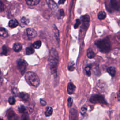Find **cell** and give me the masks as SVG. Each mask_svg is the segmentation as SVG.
Listing matches in <instances>:
<instances>
[{"mask_svg":"<svg viewBox=\"0 0 120 120\" xmlns=\"http://www.w3.org/2000/svg\"><path fill=\"white\" fill-rule=\"evenodd\" d=\"M18 111L20 113H23L25 112L26 111V108L23 105H21L18 107Z\"/></svg>","mask_w":120,"mask_h":120,"instance_id":"4316f807","label":"cell"},{"mask_svg":"<svg viewBox=\"0 0 120 120\" xmlns=\"http://www.w3.org/2000/svg\"><path fill=\"white\" fill-rule=\"evenodd\" d=\"M25 52H26V54L30 55V54H31L34 52V50L31 47H28L26 48Z\"/></svg>","mask_w":120,"mask_h":120,"instance_id":"7402d4cb","label":"cell"},{"mask_svg":"<svg viewBox=\"0 0 120 120\" xmlns=\"http://www.w3.org/2000/svg\"><path fill=\"white\" fill-rule=\"evenodd\" d=\"M19 96L24 101H27L29 98V95L25 92H22L19 93Z\"/></svg>","mask_w":120,"mask_h":120,"instance_id":"9a60e30c","label":"cell"},{"mask_svg":"<svg viewBox=\"0 0 120 120\" xmlns=\"http://www.w3.org/2000/svg\"><path fill=\"white\" fill-rule=\"evenodd\" d=\"M81 19L83 23H89L90 21V17L88 15H85L81 17Z\"/></svg>","mask_w":120,"mask_h":120,"instance_id":"d6986e66","label":"cell"},{"mask_svg":"<svg viewBox=\"0 0 120 120\" xmlns=\"http://www.w3.org/2000/svg\"><path fill=\"white\" fill-rule=\"evenodd\" d=\"M25 79L27 82L33 86L37 87L40 83V80L38 75L34 72L29 71L26 73Z\"/></svg>","mask_w":120,"mask_h":120,"instance_id":"3957f363","label":"cell"},{"mask_svg":"<svg viewBox=\"0 0 120 120\" xmlns=\"http://www.w3.org/2000/svg\"><path fill=\"white\" fill-rule=\"evenodd\" d=\"M60 15L61 17H63L64 16V12L62 9H61L60 10Z\"/></svg>","mask_w":120,"mask_h":120,"instance_id":"8d00e7d4","label":"cell"},{"mask_svg":"<svg viewBox=\"0 0 120 120\" xmlns=\"http://www.w3.org/2000/svg\"><path fill=\"white\" fill-rule=\"evenodd\" d=\"M53 33H54V37L56 39L57 41H58V42L59 43V39H60V38H59V31L58 29V28H57V27L55 25H53Z\"/></svg>","mask_w":120,"mask_h":120,"instance_id":"7c38bea8","label":"cell"},{"mask_svg":"<svg viewBox=\"0 0 120 120\" xmlns=\"http://www.w3.org/2000/svg\"><path fill=\"white\" fill-rule=\"evenodd\" d=\"M0 120H3L1 118H0Z\"/></svg>","mask_w":120,"mask_h":120,"instance_id":"60d3db41","label":"cell"},{"mask_svg":"<svg viewBox=\"0 0 120 120\" xmlns=\"http://www.w3.org/2000/svg\"><path fill=\"white\" fill-rule=\"evenodd\" d=\"M75 89V85L72 82H69L68 85L67 87V91L68 94L71 95L72 94Z\"/></svg>","mask_w":120,"mask_h":120,"instance_id":"30bf717a","label":"cell"},{"mask_svg":"<svg viewBox=\"0 0 120 120\" xmlns=\"http://www.w3.org/2000/svg\"><path fill=\"white\" fill-rule=\"evenodd\" d=\"M87 56L90 59L93 58L95 56V53L94 52L92 51V50L90 48H89L87 50Z\"/></svg>","mask_w":120,"mask_h":120,"instance_id":"ffe728a7","label":"cell"},{"mask_svg":"<svg viewBox=\"0 0 120 120\" xmlns=\"http://www.w3.org/2000/svg\"><path fill=\"white\" fill-rule=\"evenodd\" d=\"M8 35L7 30L3 27H0V36H6Z\"/></svg>","mask_w":120,"mask_h":120,"instance_id":"603a6c76","label":"cell"},{"mask_svg":"<svg viewBox=\"0 0 120 120\" xmlns=\"http://www.w3.org/2000/svg\"><path fill=\"white\" fill-rule=\"evenodd\" d=\"M12 91L13 93L15 96H17L19 94V91H18V90L16 88H14L12 90Z\"/></svg>","mask_w":120,"mask_h":120,"instance_id":"d6a6232c","label":"cell"},{"mask_svg":"<svg viewBox=\"0 0 120 120\" xmlns=\"http://www.w3.org/2000/svg\"><path fill=\"white\" fill-rule=\"evenodd\" d=\"M74 69H75V68H74V62L73 61L69 62L68 65V69L70 71H72L74 70Z\"/></svg>","mask_w":120,"mask_h":120,"instance_id":"484cf974","label":"cell"},{"mask_svg":"<svg viewBox=\"0 0 120 120\" xmlns=\"http://www.w3.org/2000/svg\"><path fill=\"white\" fill-rule=\"evenodd\" d=\"M8 101L9 104L11 105H13L15 103V99L13 97H10L8 99Z\"/></svg>","mask_w":120,"mask_h":120,"instance_id":"83f0119b","label":"cell"},{"mask_svg":"<svg viewBox=\"0 0 120 120\" xmlns=\"http://www.w3.org/2000/svg\"><path fill=\"white\" fill-rule=\"evenodd\" d=\"M95 45L99 48L100 51L104 53L108 52L111 49L110 42L107 38L97 40L95 42Z\"/></svg>","mask_w":120,"mask_h":120,"instance_id":"7a4b0ae2","label":"cell"},{"mask_svg":"<svg viewBox=\"0 0 120 120\" xmlns=\"http://www.w3.org/2000/svg\"><path fill=\"white\" fill-rule=\"evenodd\" d=\"M67 103H68V107H71L72 105L73 104V99L71 97H69L68 99V101H67Z\"/></svg>","mask_w":120,"mask_h":120,"instance_id":"1f68e13d","label":"cell"},{"mask_svg":"<svg viewBox=\"0 0 120 120\" xmlns=\"http://www.w3.org/2000/svg\"><path fill=\"white\" fill-rule=\"evenodd\" d=\"M41 45H42V43H41V41L38 40V41H37L35 42L33 44V46L35 48L38 49L41 46Z\"/></svg>","mask_w":120,"mask_h":120,"instance_id":"cb8c5ba5","label":"cell"},{"mask_svg":"<svg viewBox=\"0 0 120 120\" xmlns=\"http://www.w3.org/2000/svg\"><path fill=\"white\" fill-rule=\"evenodd\" d=\"M8 49L7 47L5 45H3L2 47V52H1V54L3 55H7L8 54Z\"/></svg>","mask_w":120,"mask_h":120,"instance_id":"4dcf8cb0","label":"cell"},{"mask_svg":"<svg viewBox=\"0 0 120 120\" xmlns=\"http://www.w3.org/2000/svg\"><path fill=\"white\" fill-rule=\"evenodd\" d=\"M107 72L112 77H113L116 73L115 68L113 67H110L107 68Z\"/></svg>","mask_w":120,"mask_h":120,"instance_id":"5bb4252c","label":"cell"},{"mask_svg":"<svg viewBox=\"0 0 120 120\" xmlns=\"http://www.w3.org/2000/svg\"><path fill=\"white\" fill-rule=\"evenodd\" d=\"M7 117L8 120H18V115L12 110H9L7 112Z\"/></svg>","mask_w":120,"mask_h":120,"instance_id":"52a82bcc","label":"cell"},{"mask_svg":"<svg viewBox=\"0 0 120 120\" xmlns=\"http://www.w3.org/2000/svg\"><path fill=\"white\" fill-rule=\"evenodd\" d=\"M53 112V109L52 107L50 106H48L46 108V110L45 111V115L46 117H49L50 116Z\"/></svg>","mask_w":120,"mask_h":120,"instance_id":"ac0fdd59","label":"cell"},{"mask_svg":"<svg viewBox=\"0 0 120 120\" xmlns=\"http://www.w3.org/2000/svg\"><path fill=\"white\" fill-rule=\"evenodd\" d=\"M40 104L42 105V106H45L46 105V102L45 100H43V99H40Z\"/></svg>","mask_w":120,"mask_h":120,"instance_id":"74e56055","label":"cell"},{"mask_svg":"<svg viewBox=\"0 0 120 120\" xmlns=\"http://www.w3.org/2000/svg\"><path fill=\"white\" fill-rule=\"evenodd\" d=\"M5 5L1 1H0V12L3 11L5 10Z\"/></svg>","mask_w":120,"mask_h":120,"instance_id":"836d02e7","label":"cell"},{"mask_svg":"<svg viewBox=\"0 0 120 120\" xmlns=\"http://www.w3.org/2000/svg\"><path fill=\"white\" fill-rule=\"evenodd\" d=\"M40 0H25L26 3L28 5L35 6L39 3Z\"/></svg>","mask_w":120,"mask_h":120,"instance_id":"e0dca14e","label":"cell"},{"mask_svg":"<svg viewBox=\"0 0 120 120\" xmlns=\"http://www.w3.org/2000/svg\"><path fill=\"white\" fill-rule=\"evenodd\" d=\"M106 13L105 12L100 11L98 13V18L99 20H102L104 19L106 17Z\"/></svg>","mask_w":120,"mask_h":120,"instance_id":"44dd1931","label":"cell"},{"mask_svg":"<svg viewBox=\"0 0 120 120\" xmlns=\"http://www.w3.org/2000/svg\"><path fill=\"white\" fill-rule=\"evenodd\" d=\"M65 1H66V0H59V4H62L64 3Z\"/></svg>","mask_w":120,"mask_h":120,"instance_id":"ab89813d","label":"cell"},{"mask_svg":"<svg viewBox=\"0 0 120 120\" xmlns=\"http://www.w3.org/2000/svg\"><path fill=\"white\" fill-rule=\"evenodd\" d=\"M90 100L91 103L94 104H106V101L104 98L103 96L98 94H94L92 95L90 99Z\"/></svg>","mask_w":120,"mask_h":120,"instance_id":"277c9868","label":"cell"},{"mask_svg":"<svg viewBox=\"0 0 120 120\" xmlns=\"http://www.w3.org/2000/svg\"><path fill=\"white\" fill-rule=\"evenodd\" d=\"M87 111V108L85 107H82L81 109V113L82 114H84Z\"/></svg>","mask_w":120,"mask_h":120,"instance_id":"d590c367","label":"cell"},{"mask_svg":"<svg viewBox=\"0 0 120 120\" xmlns=\"http://www.w3.org/2000/svg\"><path fill=\"white\" fill-rule=\"evenodd\" d=\"M19 25V23L16 19H14L9 21L8 22V26L11 28H14L17 27Z\"/></svg>","mask_w":120,"mask_h":120,"instance_id":"8fae6325","label":"cell"},{"mask_svg":"<svg viewBox=\"0 0 120 120\" xmlns=\"http://www.w3.org/2000/svg\"><path fill=\"white\" fill-rule=\"evenodd\" d=\"M117 98H118V100L120 101V89L119 90V92L118 93V95H117Z\"/></svg>","mask_w":120,"mask_h":120,"instance_id":"f35d334b","label":"cell"},{"mask_svg":"<svg viewBox=\"0 0 120 120\" xmlns=\"http://www.w3.org/2000/svg\"><path fill=\"white\" fill-rule=\"evenodd\" d=\"M0 80H1V79H0Z\"/></svg>","mask_w":120,"mask_h":120,"instance_id":"b9f144b4","label":"cell"},{"mask_svg":"<svg viewBox=\"0 0 120 120\" xmlns=\"http://www.w3.org/2000/svg\"><path fill=\"white\" fill-rule=\"evenodd\" d=\"M17 65L18 69L20 70L21 74L23 75L25 72L27 66V63L24 60L20 59L17 61Z\"/></svg>","mask_w":120,"mask_h":120,"instance_id":"5b68a950","label":"cell"},{"mask_svg":"<svg viewBox=\"0 0 120 120\" xmlns=\"http://www.w3.org/2000/svg\"><path fill=\"white\" fill-rule=\"evenodd\" d=\"M47 4L49 8L53 11H55L58 9V6L57 4L53 0H46Z\"/></svg>","mask_w":120,"mask_h":120,"instance_id":"9c48e42d","label":"cell"},{"mask_svg":"<svg viewBox=\"0 0 120 120\" xmlns=\"http://www.w3.org/2000/svg\"><path fill=\"white\" fill-rule=\"evenodd\" d=\"M26 34L29 39H32L35 38L37 35V31L33 29L28 28L26 29Z\"/></svg>","mask_w":120,"mask_h":120,"instance_id":"8992f818","label":"cell"},{"mask_svg":"<svg viewBox=\"0 0 120 120\" xmlns=\"http://www.w3.org/2000/svg\"><path fill=\"white\" fill-rule=\"evenodd\" d=\"M80 23H81V21H80V20H79V19H76V22H75V25H74V28L75 29H76V28H77L78 27V26H79V25L80 24Z\"/></svg>","mask_w":120,"mask_h":120,"instance_id":"e575fe53","label":"cell"},{"mask_svg":"<svg viewBox=\"0 0 120 120\" xmlns=\"http://www.w3.org/2000/svg\"><path fill=\"white\" fill-rule=\"evenodd\" d=\"M90 69H91V68H90V66H87V67H85V72H86V73L87 75L88 76H90V75H91Z\"/></svg>","mask_w":120,"mask_h":120,"instance_id":"f546056e","label":"cell"},{"mask_svg":"<svg viewBox=\"0 0 120 120\" xmlns=\"http://www.w3.org/2000/svg\"><path fill=\"white\" fill-rule=\"evenodd\" d=\"M69 120H78L77 111L74 108H71L69 111Z\"/></svg>","mask_w":120,"mask_h":120,"instance_id":"ba28073f","label":"cell"},{"mask_svg":"<svg viewBox=\"0 0 120 120\" xmlns=\"http://www.w3.org/2000/svg\"><path fill=\"white\" fill-rule=\"evenodd\" d=\"M21 22H22L23 23H24V24H26V25H27V24L29 23V22H30L29 19H28L27 18L24 17V16L22 17L21 18Z\"/></svg>","mask_w":120,"mask_h":120,"instance_id":"f1b7e54d","label":"cell"},{"mask_svg":"<svg viewBox=\"0 0 120 120\" xmlns=\"http://www.w3.org/2000/svg\"><path fill=\"white\" fill-rule=\"evenodd\" d=\"M21 120H30L29 114L27 112H24L22 113L21 117Z\"/></svg>","mask_w":120,"mask_h":120,"instance_id":"d4e9b609","label":"cell"},{"mask_svg":"<svg viewBox=\"0 0 120 120\" xmlns=\"http://www.w3.org/2000/svg\"><path fill=\"white\" fill-rule=\"evenodd\" d=\"M110 3L112 7L116 10H118L119 8V6L118 3L116 0H111Z\"/></svg>","mask_w":120,"mask_h":120,"instance_id":"2e32d148","label":"cell"},{"mask_svg":"<svg viewBox=\"0 0 120 120\" xmlns=\"http://www.w3.org/2000/svg\"><path fill=\"white\" fill-rule=\"evenodd\" d=\"M58 62L59 55L58 52L55 49L52 48L50 51L48 64L51 73L54 76H57Z\"/></svg>","mask_w":120,"mask_h":120,"instance_id":"6da1fadb","label":"cell"},{"mask_svg":"<svg viewBox=\"0 0 120 120\" xmlns=\"http://www.w3.org/2000/svg\"><path fill=\"white\" fill-rule=\"evenodd\" d=\"M13 49L16 52H20L22 49V45L19 43H15L13 45Z\"/></svg>","mask_w":120,"mask_h":120,"instance_id":"4fadbf2b","label":"cell"}]
</instances>
